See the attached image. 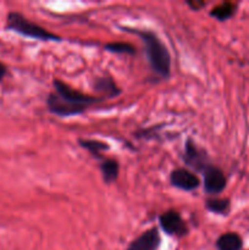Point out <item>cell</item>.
<instances>
[{"label": "cell", "mask_w": 249, "mask_h": 250, "mask_svg": "<svg viewBox=\"0 0 249 250\" xmlns=\"http://www.w3.org/2000/svg\"><path fill=\"white\" fill-rule=\"evenodd\" d=\"M54 92L46 98V106L51 114L59 117H70L81 115L88 109V106L102 102V97H93L85 94L65 83L59 78L53 81Z\"/></svg>", "instance_id": "obj_1"}, {"label": "cell", "mask_w": 249, "mask_h": 250, "mask_svg": "<svg viewBox=\"0 0 249 250\" xmlns=\"http://www.w3.org/2000/svg\"><path fill=\"white\" fill-rule=\"evenodd\" d=\"M121 28L122 31L136 34L142 39L151 71L161 78L170 77L171 55L167 46L161 42V39L154 32L146 31V29L129 28V27H121Z\"/></svg>", "instance_id": "obj_2"}, {"label": "cell", "mask_w": 249, "mask_h": 250, "mask_svg": "<svg viewBox=\"0 0 249 250\" xmlns=\"http://www.w3.org/2000/svg\"><path fill=\"white\" fill-rule=\"evenodd\" d=\"M6 29L7 31L15 32L26 38L37 39V41L43 42H61V37L53 32L48 31L44 27L34 23L31 20L24 17L20 12L11 11L7 14L6 17Z\"/></svg>", "instance_id": "obj_3"}, {"label": "cell", "mask_w": 249, "mask_h": 250, "mask_svg": "<svg viewBox=\"0 0 249 250\" xmlns=\"http://www.w3.org/2000/svg\"><path fill=\"white\" fill-rule=\"evenodd\" d=\"M203 186L207 194H221L227 186V178L224 171L211 164L208 165L203 171Z\"/></svg>", "instance_id": "obj_4"}, {"label": "cell", "mask_w": 249, "mask_h": 250, "mask_svg": "<svg viewBox=\"0 0 249 250\" xmlns=\"http://www.w3.org/2000/svg\"><path fill=\"white\" fill-rule=\"evenodd\" d=\"M159 225L168 236L183 237L189 231L187 222L182 219L180 212L173 209L167 210L159 216Z\"/></svg>", "instance_id": "obj_5"}, {"label": "cell", "mask_w": 249, "mask_h": 250, "mask_svg": "<svg viewBox=\"0 0 249 250\" xmlns=\"http://www.w3.org/2000/svg\"><path fill=\"white\" fill-rule=\"evenodd\" d=\"M170 183L172 187L185 192H192L199 188L200 180L194 172L185 167L175 168L170 173Z\"/></svg>", "instance_id": "obj_6"}, {"label": "cell", "mask_w": 249, "mask_h": 250, "mask_svg": "<svg viewBox=\"0 0 249 250\" xmlns=\"http://www.w3.org/2000/svg\"><path fill=\"white\" fill-rule=\"evenodd\" d=\"M183 160H185V163L187 164L189 167L195 168V170L200 171V172H203L204 168L207 167L208 165H210L209 159H208L205 151L198 148L197 144H195L190 138H188L187 141H186Z\"/></svg>", "instance_id": "obj_7"}, {"label": "cell", "mask_w": 249, "mask_h": 250, "mask_svg": "<svg viewBox=\"0 0 249 250\" xmlns=\"http://www.w3.org/2000/svg\"><path fill=\"white\" fill-rule=\"evenodd\" d=\"M161 237L156 227L146 229L128 244L126 250H158L160 248Z\"/></svg>", "instance_id": "obj_8"}, {"label": "cell", "mask_w": 249, "mask_h": 250, "mask_svg": "<svg viewBox=\"0 0 249 250\" xmlns=\"http://www.w3.org/2000/svg\"><path fill=\"white\" fill-rule=\"evenodd\" d=\"M94 88L97 92L102 93L103 99H105V98L112 99V98H116L117 95L121 94L122 92L119 85L116 84V82L111 77L97 78L94 82Z\"/></svg>", "instance_id": "obj_9"}, {"label": "cell", "mask_w": 249, "mask_h": 250, "mask_svg": "<svg viewBox=\"0 0 249 250\" xmlns=\"http://www.w3.org/2000/svg\"><path fill=\"white\" fill-rule=\"evenodd\" d=\"M217 250H242L243 239L237 232H226L216 239Z\"/></svg>", "instance_id": "obj_10"}, {"label": "cell", "mask_w": 249, "mask_h": 250, "mask_svg": "<svg viewBox=\"0 0 249 250\" xmlns=\"http://www.w3.org/2000/svg\"><path fill=\"white\" fill-rule=\"evenodd\" d=\"M237 7L238 5L236 2L232 1H225L221 4L216 5L215 7H212V10L210 11V16L216 19L217 21H227L231 17H233L237 12Z\"/></svg>", "instance_id": "obj_11"}, {"label": "cell", "mask_w": 249, "mask_h": 250, "mask_svg": "<svg viewBox=\"0 0 249 250\" xmlns=\"http://www.w3.org/2000/svg\"><path fill=\"white\" fill-rule=\"evenodd\" d=\"M100 172H102L103 181L106 185L115 182L119 177L120 172V165L117 160L115 159H105L100 164Z\"/></svg>", "instance_id": "obj_12"}, {"label": "cell", "mask_w": 249, "mask_h": 250, "mask_svg": "<svg viewBox=\"0 0 249 250\" xmlns=\"http://www.w3.org/2000/svg\"><path fill=\"white\" fill-rule=\"evenodd\" d=\"M205 208L214 214L226 215L228 214L229 209H231V202H229L228 198L210 197L205 202Z\"/></svg>", "instance_id": "obj_13"}, {"label": "cell", "mask_w": 249, "mask_h": 250, "mask_svg": "<svg viewBox=\"0 0 249 250\" xmlns=\"http://www.w3.org/2000/svg\"><path fill=\"white\" fill-rule=\"evenodd\" d=\"M78 143L94 158H102V151L109 150V146L98 139H78Z\"/></svg>", "instance_id": "obj_14"}, {"label": "cell", "mask_w": 249, "mask_h": 250, "mask_svg": "<svg viewBox=\"0 0 249 250\" xmlns=\"http://www.w3.org/2000/svg\"><path fill=\"white\" fill-rule=\"evenodd\" d=\"M104 49L106 51L114 54H128V55H133L136 53V49L133 45L129 43H124V42H111V43H106L104 45Z\"/></svg>", "instance_id": "obj_15"}]
</instances>
